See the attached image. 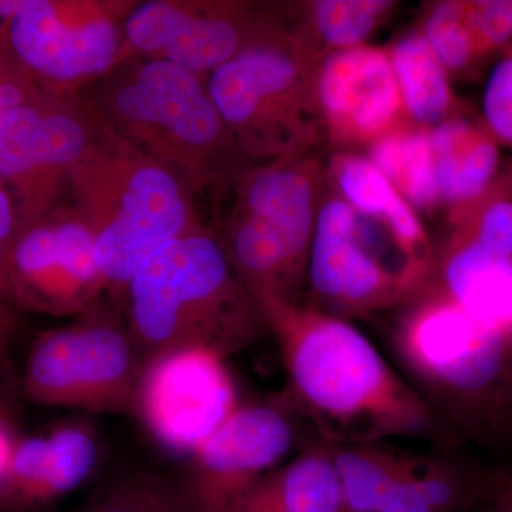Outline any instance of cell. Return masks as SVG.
<instances>
[{"instance_id":"ffe728a7","label":"cell","mask_w":512,"mask_h":512,"mask_svg":"<svg viewBox=\"0 0 512 512\" xmlns=\"http://www.w3.org/2000/svg\"><path fill=\"white\" fill-rule=\"evenodd\" d=\"M441 201L446 214L460 210L488 190L501 170L500 143L483 117L466 109L431 128Z\"/></svg>"},{"instance_id":"ac0fdd59","label":"cell","mask_w":512,"mask_h":512,"mask_svg":"<svg viewBox=\"0 0 512 512\" xmlns=\"http://www.w3.org/2000/svg\"><path fill=\"white\" fill-rule=\"evenodd\" d=\"M97 460L96 437L79 423L16 439L0 480V512L45 507L72 493L90 477Z\"/></svg>"},{"instance_id":"4fadbf2b","label":"cell","mask_w":512,"mask_h":512,"mask_svg":"<svg viewBox=\"0 0 512 512\" xmlns=\"http://www.w3.org/2000/svg\"><path fill=\"white\" fill-rule=\"evenodd\" d=\"M104 292L92 232L72 204L22 229L10 255V305L50 316H80Z\"/></svg>"},{"instance_id":"2e32d148","label":"cell","mask_w":512,"mask_h":512,"mask_svg":"<svg viewBox=\"0 0 512 512\" xmlns=\"http://www.w3.org/2000/svg\"><path fill=\"white\" fill-rule=\"evenodd\" d=\"M313 101L323 140L336 151H356L409 121L386 50L357 46L320 57Z\"/></svg>"},{"instance_id":"d590c367","label":"cell","mask_w":512,"mask_h":512,"mask_svg":"<svg viewBox=\"0 0 512 512\" xmlns=\"http://www.w3.org/2000/svg\"><path fill=\"white\" fill-rule=\"evenodd\" d=\"M500 174L503 175L504 180L507 181V184L510 185L512 190V161L510 164H507L505 167L501 168Z\"/></svg>"},{"instance_id":"8fae6325","label":"cell","mask_w":512,"mask_h":512,"mask_svg":"<svg viewBox=\"0 0 512 512\" xmlns=\"http://www.w3.org/2000/svg\"><path fill=\"white\" fill-rule=\"evenodd\" d=\"M282 15V3L146 0L124 23L120 63L161 60L202 79L220 69Z\"/></svg>"},{"instance_id":"83f0119b","label":"cell","mask_w":512,"mask_h":512,"mask_svg":"<svg viewBox=\"0 0 512 512\" xmlns=\"http://www.w3.org/2000/svg\"><path fill=\"white\" fill-rule=\"evenodd\" d=\"M483 120L500 146L512 148V45L501 53L488 77Z\"/></svg>"},{"instance_id":"7c38bea8","label":"cell","mask_w":512,"mask_h":512,"mask_svg":"<svg viewBox=\"0 0 512 512\" xmlns=\"http://www.w3.org/2000/svg\"><path fill=\"white\" fill-rule=\"evenodd\" d=\"M239 404L225 357L204 348H175L144 363L136 417L161 446L191 457Z\"/></svg>"},{"instance_id":"d4e9b609","label":"cell","mask_w":512,"mask_h":512,"mask_svg":"<svg viewBox=\"0 0 512 512\" xmlns=\"http://www.w3.org/2000/svg\"><path fill=\"white\" fill-rule=\"evenodd\" d=\"M367 157L414 211H444L431 128L406 121L373 143Z\"/></svg>"},{"instance_id":"1f68e13d","label":"cell","mask_w":512,"mask_h":512,"mask_svg":"<svg viewBox=\"0 0 512 512\" xmlns=\"http://www.w3.org/2000/svg\"><path fill=\"white\" fill-rule=\"evenodd\" d=\"M18 318L10 308V303L0 296V369L10 375V342L15 335Z\"/></svg>"},{"instance_id":"8d00e7d4","label":"cell","mask_w":512,"mask_h":512,"mask_svg":"<svg viewBox=\"0 0 512 512\" xmlns=\"http://www.w3.org/2000/svg\"><path fill=\"white\" fill-rule=\"evenodd\" d=\"M503 484L512 493V476H503Z\"/></svg>"},{"instance_id":"4dcf8cb0","label":"cell","mask_w":512,"mask_h":512,"mask_svg":"<svg viewBox=\"0 0 512 512\" xmlns=\"http://www.w3.org/2000/svg\"><path fill=\"white\" fill-rule=\"evenodd\" d=\"M22 224L12 195L0 181V296L9 302L8 269L10 255L15 248ZM10 303V302H9Z\"/></svg>"},{"instance_id":"7a4b0ae2","label":"cell","mask_w":512,"mask_h":512,"mask_svg":"<svg viewBox=\"0 0 512 512\" xmlns=\"http://www.w3.org/2000/svg\"><path fill=\"white\" fill-rule=\"evenodd\" d=\"M117 136L183 178L197 198L220 204L249 161L207 82L161 60L120 63L80 94Z\"/></svg>"},{"instance_id":"30bf717a","label":"cell","mask_w":512,"mask_h":512,"mask_svg":"<svg viewBox=\"0 0 512 512\" xmlns=\"http://www.w3.org/2000/svg\"><path fill=\"white\" fill-rule=\"evenodd\" d=\"M97 117L82 97L37 92L0 123V181L22 229L62 207L70 174L84 156Z\"/></svg>"},{"instance_id":"ba28073f","label":"cell","mask_w":512,"mask_h":512,"mask_svg":"<svg viewBox=\"0 0 512 512\" xmlns=\"http://www.w3.org/2000/svg\"><path fill=\"white\" fill-rule=\"evenodd\" d=\"M143 367L126 322L96 305L73 325L39 335L23 390L42 406L136 416Z\"/></svg>"},{"instance_id":"d6a6232c","label":"cell","mask_w":512,"mask_h":512,"mask_svg":"<svg viewBox=\"0 0 512 512\" xmlns=\"http://www.w3.org/2000/svg\"><path fill=\"white\" fill-rule=\"evenodd\" d=\"M16 437H13L6 420L0 416V480L8 467L10 456H12L13 447H15Z\"/></svg>"},{"instance_id":"6da1fadb","label":"cell","mask_w":512,"mask_h":512,"mask_svg":"<svg viewBox=\"0 0 512 512\" xmlns=\"http://www.w3.org/2000/svg\"><path fill=\"white\" fill-rule=\"evenodd\" d=\"M258 303L281 349L291 402L315 424L319 441L451 440L429 404L349 320L309 303Z\"/></svg>"},{"instance_id":"277c9868","label":"cell","mask_w":512,"mask_h":512,"mask_svg":"<svg viewBox=\"0 0 512 512\" xmlns=\"http://www.w3.org/2000/svg\"><path fill=\"white\" fill-rule=\"evenodd\" d=\"M393 346L451 440L512 430L511 340L468 315L433 279L402 306Z\"/></svg>"},{"instance_id":"9c48e42d","label":"cell","mask_w":512,"mask_h":512,"mask_svg":"<svg viewBox=\"0 0 512 512\" xmlns=\"http://www.w3.org/2000/svg\"><path fill=\"white\" fill-rule=\"evenodd\" d=\"M137 0H25L0 23L39 92L77 97L119 66Z\"/></svg>"},{"instance_id":"f546056e","label":"cell","mask_w":512,"mask_h":512,"mask_svg":"<svg viewBox=\"0 0 512 512\" xmlns=\"http://www.w3.org/2000/svg\"><path fill=\"white\" fill-rule=\"evenodd\" d=\"M39 92L10 49L0 25V123Z\"/></svg>"},{"instance_id":"cb8c5ba5","label":"cell","mask_w":512,"mask_h":512,"mask_svg":"<svg viewBox=\"0 0 512 512\" xmlns=\"http://www.w3.org/2000/svg\"><path fill=\"white\" fill-rule=\"evenodd\" d=\"M396 6L390 0H308L284 3V18L289 32L323 57L366 45Z\"/></svg>"},{"instance_id":"603a6c76","label":"cell","mask_w":512,"mask_h":512,"mask_svg":"<svg viewBox=\"0 0 512 512\" xmlns=\"http://www.w3.org/2000/svg\"><path fill=\"white\" fill-rule=\"evenodd\" d=\"M399 86L406 119L433 128L466 110L457 99L450 74L419 28L406 30L386 49Z\"/></svg>"},{"instance_id":"484cf974","label":"cell","mask_w":512,"mask_h":512,"mask_svg":"<svg viewBox=\"0 0 512 512\" xmlns=\"http://www.w3.org/2000/svg\"><path fill=\"white\" fill-rule=\"evenodd\" d=\"M419 29L450 77L470 76L488 62L468 18L467 0L427 3Z\"/></svg>"},{"instance_id":"3957f363","label":"cell","mask_w":512,"mask_h":512,"mask_svg":"<svg viewBox=\"0 0 512 512\" xmlns=\"http://www.w3.org/2000/svg\"><path fill=\"white\" fill-rule=\"evenodd\" d=\"M123 302L144 363L191 346L228 359L269 332L261 306L210 227L157 249L131 276Z\"/></svg>"},{"instance_id":"4316f807","label":"cell","mask_w":512,"mask_h":512,"mask_svg":"<svg viewBox=\"0 0 512 512\" xmlns=\"http://www.w3.org/2000/svg\"><path fill=\"white\" fill-rule=\"evenodd\" d=\"M86 512H194L183 493L153 476H133L113 485Z\"/></svg>"},{"instance_id":"8992f818","label":"cell","mask_w":512,"mask_h":512,"mask_svg":"<svg viewBox=\"0 0 512 512\" xmlns=\"http://www.w3.org/2000/svg\"><path fill=\"white\" fill-rule=\"evenodd\" d=\"M320 154L249 164L220 202L215 234L258 302H301L325 178Z\"/></svg>"},{"instance_id":"9a60e30c","label":"cell","mask_w":512,"mask_h":512,"mask_svg":"<svg viewBox=\"0 0 512 512\" xmlns=\"http://www.w3.org/2000/svg\"><path fill=\"white\" fill-rule=\"evenodd\" d=\"M357 212L323 178L309 256V305L342 319L399 308L409 289L377 264L356 235Z\"/></svg>"},{"instance_id":"e575fe53","label":"cell","mask_w":512,"mask_h":512,"mask_svg":"<svg viewBox=\"0 0 512 512\" xmlns=\"http://www.w3.org/2000/svg\"><path fill=\"white\" fill-rule=\"evenodd\" d=\"M25 0H0V23L12 18Z\"/></svg>"},{"instance_id":"f1b7e54d","label":"cell","mask_w":512,"mask_h":512,"mask_svg":"<svg viewBox=\"0 0 512 512\" xmlns=\"http://www.w3.org/2000/svg\"><path fill=\"white\" fill-rule=\"evenodd\" d=\"M468 18L485 59L512 45V0H467Z\"/></svg>"},{"instance_id":"5bb4252c","label":"cell","mask_w":512,"mask_h":512,"mask_svg":"<svg viewBox=\"0 0 512 512\" xmlns=\"http://www.w3.org/2000/svg\"><path fill=\"white\" fill-rule=\"evenodd\" d=\"M291 413L274 403H241L190 457L184 498L194 512H232L295 446Z\"/></svg>"},{"instance_id":"52a82bcc","label":"cell","mask_w":512,"mask_h":512,"mask_svg":"<svg viewBox=\"0 0 512 512\" xmlns=\"http://www.w3.org/2000/svg\"><path fill=\"white\" fill-rule=\"evenodd\" d=\"M320 57L289 32L282 15L207 77L208 92L242 156L261 164L320 151L313 101Z\"/></svg>"},{"instance_id":"836d02e7","label":"cell","mask_w":512,"mask_h":512,"mask_svg":"<svg viewBox=\"0 0 512 512\" xmlns=\"http://www.w3.org/2000/svg\"><path fill=\"white\" fill-rule=\"evenodd\" d=\"M493 505H491L490 511L488 512H512V493L504 490L500 485L495 483V477L493 481V487H491L490 493Z\"/></svg>"},{"instance_id":"d6986e66","label":"cell","mask_w":512,"mask_h":512,"mask_svg":"<svg viewBox=\"0 0 512 512\" xmlns=\"http://www.w3.org/2000/svg\"><path fill=\"white\" fill-rule=\"evenodd\" d=\"M431 279L468 315L512 342V255L450 228L436 249Z\"/></svg>"},{"instance_id":"44dd1931","label":"cell","mask_w":512,"mask_h":512,"mask_svg":"<svg viewBox=\"0 0 512 512\" xmlns=\"http://www.w3.org/2000/svg\"><path fill=\"white\" fill-rule=\"evenodd\" d=\"M325 175L353 210L382 222L413 254L436 258L417 212L369 157L357 151H336L325 164Z\"/></svg>"},{"instance_id":"5b68a950","label":"cell","mask_w":512,"mask_h":512,"mask_svg":"<svg viewBox=\"0 0 512 512\" xmlns=\"http://www.w3.org/2000/svg\"><path fill=\"white\" fill-rule=\"evenodd\" d=\"M69 195L92 232L97 265L117 303H123L138 266L157 249L208 228L183 178L99 117L92 143L70 174Z\"/></svg>"},{"instance_id":"e0dca14e","label":"cell","mask_w":512,"mask_h":512,"mask_svg":"<svg viewBox=\"0 0 512 512\" xmlns=\"http://www.w3.org/2000/svg\"><path fill=\"white\" fill-rule=\"evenodd\" d=\"M493 477L376 444L350 461L345 476L346 511H466L488 497Z\"/></svg>"},{"instance_id":"7402d4cb","label":"cell","mask_w":512,"mask_h":512,"mask_svg":"<svg viewBox=\"0 0 512 512\" xmlns=\"http://www.w3.org/2000/svg\"><path fill=\"white\" fill-rule=\"evenodd\" d=\"M232 512H345L328 444L319 441L266 474Z\"/></svg>"}]
</instances>
